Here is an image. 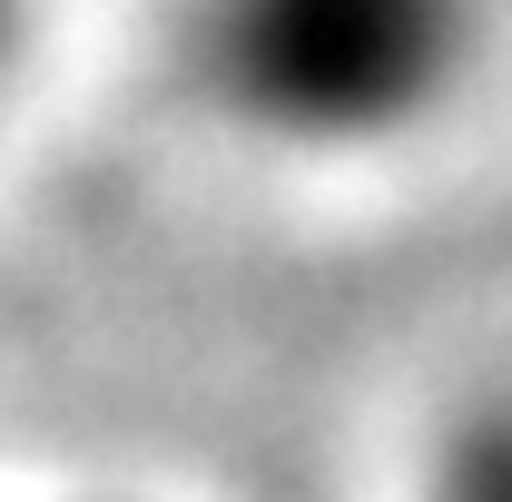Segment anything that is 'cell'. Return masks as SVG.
Returning <instances> with one entry per match:
<instances>
[{
	"label": "cell",
	"mask_w": 512,
	"mask_h": 502,
	"mask_svg": "<svg viewBox=\"0 0 512 502\" xmlns=\"http://www.w3.org/2000/svg\"><path fill=\"white\" fill-rule=\"evenodd\" d=\"M503 0H188V79L247 148L375 158L463 109Z\"/></svg>",
	"instance_id": "cell-1"
},
{
	"label": "cell",
	"mask_w": 512,
	"mask_h": 502,
	"mask_svg": "<svg viewBox=\"0 0 512 502\" xmlns=\"http://www.w3.org/2000/svg\"><path fill=\"white\" fill-rule=\"evenodd\" d=\"M414 502H512V375L473 384L424 443V493Z\"/></svg>",
	"instance_id": "cell-2"
},
{
	"label": "cell",
	"mask_w": 512,
	"mask_h": 502,
	"mask_svg": "<svg viewBox=\"0 0 512 502\" xmlns=\"http://www.w3.org/2000/svg\"><path fill=\"white\" fill-rule=\"evenodd\" d=\"M30 40H40V0H0V109H10V89L30 69Z\"/></svg>",
	"instance_id": "cell-3"
}]
</instances>
